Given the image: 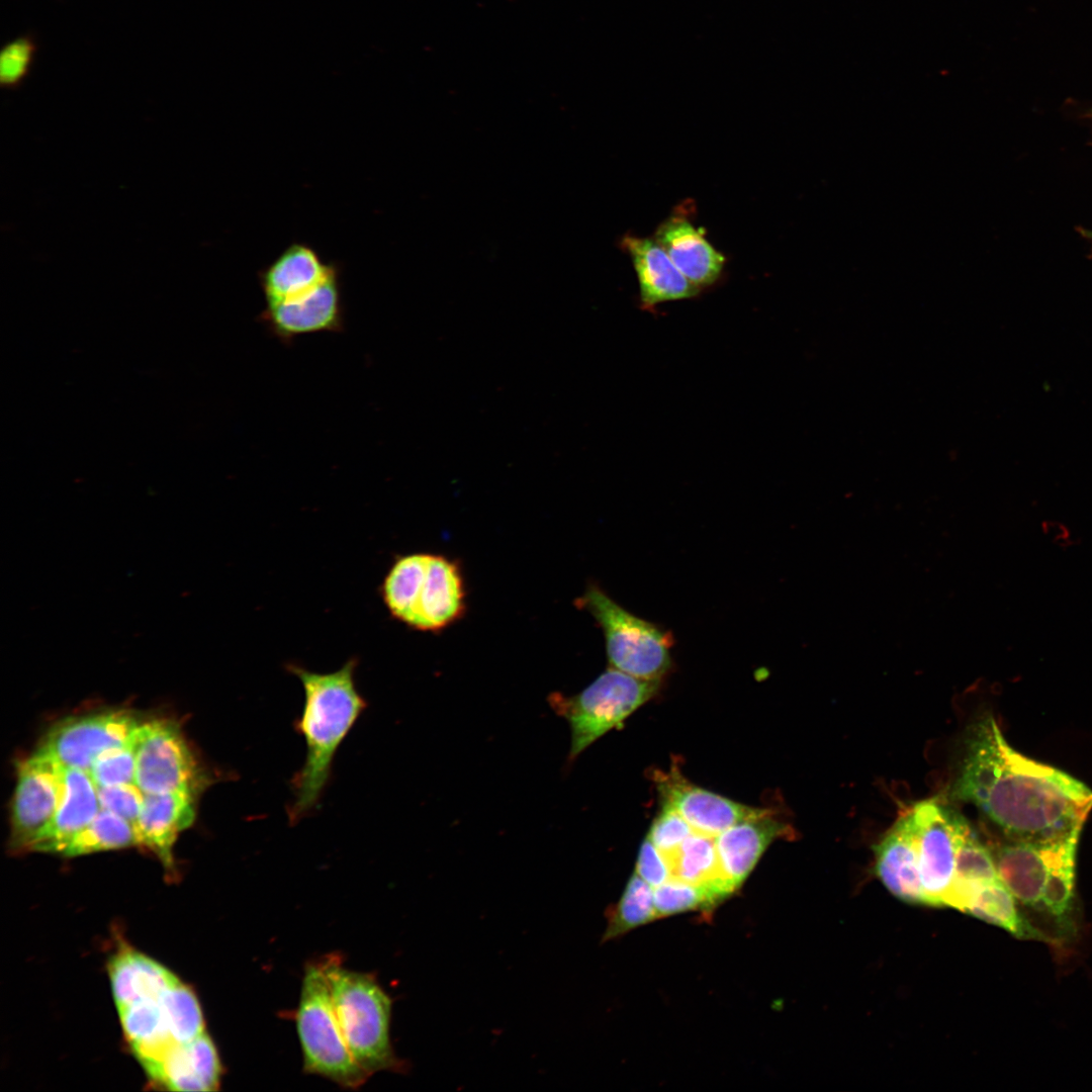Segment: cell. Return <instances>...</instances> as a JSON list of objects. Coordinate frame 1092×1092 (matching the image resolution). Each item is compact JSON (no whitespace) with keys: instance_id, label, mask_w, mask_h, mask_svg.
<instances>
[{"instance_id":"6da1fadb","label":"cell","mask_w":1092,"mask_h":1092,"mask_svg":"<svg viewBox=\"0 0 1092 1092\" xmlns=\"http://www.w3.org/2000/svg\"><path fill=\"white\" fill-rule=\"evenodd\" d=\"M954 795L978 807L1009 840H1048L1082 830L1092 810L1085 784L1016 751L992 716L971 730Z\"/></svg>"},{"instance_id":"7a4b0ae2","label":"cell","mask_w":1092,"mask_h":1092,"mask_svg":"<svg viewBox=\"0 0 1092 1092\" xmlns=\"http://www.w3.org/2000/svg\"><path fill=\"white\" fill-rule=\"evenodd\" d=\"M108 972L124 1036L149 1077L206 1032L193 991L153 959L121 950Z\"/></svg>"},{"instance_id":"3957f363","label":"cell","mask_w":1092,"mask_h":1092,"mask_svg":"<svg viewBox=\"0 0 1092 1092\" xmlns=\"http://www.w3.org/2000/svg\"><path fill=\"white\" fill-rule=\"evenodd\" d=\"M356 657L336 671L321 673L289 663L286 669L301 682L304 703L295 729L302 735L306 756L291 780L293 801L288 807L292 824L318 804L331 779L335 754L360 715L366 700L355 682Z\"/></svg>"},{"instance_id":"277c9868","label":"cell","mask_w":1092,"mask_h":1092,"mask_svg":"<svg viewBox=\"0 0 1092 1092\" xmlns=\"http://www.w3.org/2000/svg\"><path fill=\"white\" fill-rule=\"evenodd\" d=\"M1081 830L1062 837L1009 840L992 851L1001 882L1015 900L1049 913L1059 927L1073 921L1077 846Z\"/></svg>"},{"instance_id":"5b68a950","label":"cell","mask_w":1092,"mask_h":1092,"mask_svg":"<svg viewBox=\"0 0 1092 1092\" xmlns=\"http://www.w3.org/2000/svg\"><path fill=\"white\" fill-rule=\"evenodd\" d=\"M335 1012L348 1048L369 1075L408 1067L390 1040L392 1000L371 973L344 968L340 954L324 957Z\"/></svg>"},{"instance_id":"8992f818","label":"cell","mask_w":1092,"mask_h":1092,"mask_svg":"<svg viewBox=\"0 0 1092 1092\" xmlns=\"http://www.w3.org/2000/svg\"><path fill=\"white\" fill-rule=\"evenodd\" d=\"M295 1021L305 1073L347 1089L367 1081L370 1076L355 1061L338 1021L324 957L305 966Z\"/></svg>"},{"instance_id":"52a82bcc","label":"cell","mask_w":1092,"mask_h":1092,"mask_svg":"<svg viewBox=\"0 0 1092 1092\" xmlns=\"http://www.w3.org/2000/svg\"><path fill=\"white\" fill-rule=\"evenodd\" d=\"M575 606L601 628L610 667L647 680H662L670 672V631L629 612L597 583L587 585Z\"/></svg>"},{"instance_id":"ba28073f","label":"cell","mask_w":1092,"mask_h":1092,"mask_svg":"<svg viewBox=\"0 0 1092 1092\" xmlns=\"http://www.w3.org/2000/svg\"><path fill=\"white\" fill-rule=\"evenodd\" d=\"M662 680H647L609 667L578 694L560 692L549 695L552 710L565 718L570 727L572 762L586 747L652 699Z\"/></svg>"},{"instance_id":"9c48e42d","label":"cell","mask_w":1092,"mask_h":1092,"mask_svg":"<svg viewBox=\"0 0 1092 1092\" xmlns=\"http://www.w3.org/2000/svg\"><path fill=\"white\" fill-rule=\"evenodd\" d=\"M134 784L144 794L185 793L197 798L211 784V776L175 722L152 720L139 728Z\"/></svg>"},{"instance_id":"30bf717a","label":"cell","mask_w":1092,"mask_h":1092,"mask_svg":"<svg viewBox=\"0 0 1092 1092\" xmlns=\"http://www.w3.org/2000/svg\"><path fill=\"white\" fill-rule=\"evenodd\" d=\"M910 812L925 905L945 906L960 842L970 824L959 812L935 800L919 802Z\"/></svg>"},{"instance_id":"8fae6325","label":"cell","mask_w":1092,"mask_h":1092,"mask_svg":"<svg viewBox=\"0 0 1092 1092\" xmlns=\"http://www.w3.org/2000/svg\"><path fill=\"white\" fill-rule=\"evenodd\" d=\"M65 766L39 747L17 771L10 848L32 849L52 823L64 791Z\"/></svg>"},{"instance_id":"7c38bea8","label":"cell","mask_w":1092,"mask_h":1092,"mask_svg":"<svg viewBox=\"0 0 1092 1092\" xmlns=\"http://www.w3.org/2000/svg\"><path fill=\"white\" fill-rule=\"evenodd\" d=\"M140 725L121 710L71 717L57 723L39 747L65 767L89 772L99 754L126 743Z\"/></svg>"},{"instance_id":"4fadbf2b","label":"cell","mask_w":1092,"mask_h":1092,"mask_svg":"<svg viewBox=\"0 0 1092 1092\" xmlns=\"http://www.w3.org/2000/svg\"><path fill=\"white\" fill-rule=\"evenodd\" d=\"M653 779L663 805L674 809L694 831L716 837L731 826L772 813L754 808L697 787L677 769L654 770Z\"/></svg>"},{"instance_id":"5bb4252c","label":"cell","mask_w":1092,"mask_h":1092,"mask_svg":"<svg viewBox=\"0 0 1092 1092\" xmlns=\"http://www.w3.org/2000/svg\"><path fill=\"white\" fill-rule=\"evenodd\" d=\"M466 609V587L460 564L445 555L430 553L422 589L407 626L437 633L461 620Z\"/></svg>"},{"instance_id":"9a60e30c","label":"cell","mask_w":1092,"mask_h":1092,"mask_svg":"<svg viewBox=\"0 0 1092 1092\" xmlns=\"http://www.w3.org/2000/svg\"><path fill=\"white\" fill-rule=\"evenodd\" d=\"M261 318L283 341L306 334L341 331L344 322L338 272L301 298L266 304Z\"/></svg>"},{"instance_id":"2e32d148","label":"cell","mask_w":1092,"mask_h":1092,"mask_svg":"<svg viewBox=\"0 0 1092 1092\" xmlns=\"http://www.w3.org/2000/svg\"><path fill=\"white\" fill-rule=\"evenodd\" d=\"M875 857L877 876L895 897L906 903L925 905L910 810L875 845Z\"/></svg>"},{"instance_id":"e0dca14e","label":"cell","mask_w":1092,"mask_h":1092,"mask_svg":"<svg viewBox=\"0 0 1092 1092\" xmlns=\"http://www.w3.org/2000/svg\"><path fill=\"white\" fill-rule=\"evenodd\" d=\"M792 835V828L774 812L739 822L717 835L720 866L731 890L739 889L772 841Z\"/></svg>"},{"instance_id":"ac0fdd59","label":"cell","mask_w":1092,"mask_h":1092,"mask_svg":"<svg viewBox=\"0 0 1092 1092\" xmlns=\"http://www.w3.org/2000/svg\"><path fill=\"white\" fill-rule=\"evenodd\" d=\"M653 239L661 246L679 271L702 289L720 277L725 257L706 239L703 229L679 213L663 220Z\"/></svg>"},{"instance_id":"d6986e66","label":"cell","mask_w":1092,"mask_h":1092,"mask_svg":"<svg viewBox=\"0 0 1092 1092\" xmlns=\"http://www.w3.org/2000/svg\"><path fill=\"white\" fill-rule=\"evenodd\" d=\"M622 246L632 260L643 307L691 298L701 290L679 271L653 238L625 236Z\"/></svg>"},{"instance_id":"ffe728a7","label":"cell","mask_w":1092,"mask_h":1092,"mask_svg":"<svg viewBox=\"0 0 1092 1092\" xmlns=\"http://www.w3.org/2000/svg\"><path fill=\"white\" fill-rule=\"evenodd\" d=\"M337 272L333 265L324 263L308 246L292 244L260 275L266 304L301 298Z\"/></svg>"},{"instance_id":"44dd1931","label":"cell","mask_w":1092,"mask_h":1092,"mask_svg":"<svg viewBox=\"0 0 1092 1092\" xmlns=\"http://www.w3.org/2000/svg\"><path fill=\"white\" fill-rule=\"evenodd\" d=\"M196 801V797L185 793L145 794L134 826L138 844L155 852L166 867H172L173 845L178 834L194 822Z\"/></svg>"},{"instance_id":"7402d4cb","label":"cell","mask_w":1092,"mask_h":1092,"mask_svg":"<svg viewBox=\"0 0 1092 1092\" xmlns=\"http://www.w3.org/2000/svg\"><path fill=\"white\" fill-rule=\"evenodd\" d=\"M97 788L89 772L65 767L64 791L57 813L31 850L63 853L71 840L100 811Z\"/></svg>"},{"instance_id":"603a6c76","label":"cell","mask_w":1092,"mask_h":1092,"mask_svg":"<svg viewBox=\"0 0 1092 1092\" xmlns=\"http://www.w3.org/2000/svg\"><path fill=\"white\" fill-rule=\"evenodd\" d=\"M221 1064L207 1032L164 1061L151 1078L173 1091H215Z\"/></svg>"},{"instance_id":"cb8c5ba5","label":"cell","mask_w":1092,"mask_h":1092,"mask_svg":"<svg viewBox=\"0 0 1092 1092\" xmlns=\"http://www.w3.org/2000/svg\"><path fill=\"white\" fill-rule=\"evenodd\" d=\"M665 859L673 878L709 888L724 900L734 893L724 878L713 836L694 831Z\"/></svg>"},{"instance_id":"d4e9b609","label":"cell","mask_w":1092,"mask_h":1092,"mask_svg":"<svg viewBox=\"0 0 1092 1092\" xmlns=\"http://www.w3.org/2000/svg\"><path fill=\"white\" fill-rule=\"evenodd\" d=\"M1000 880L992 851L971 826L964 833L957 855L956 872L945 906L967 911L974 893L985 884Z\"/></svg>"},{"instance_id":"484cf974","label":"cell","mask_w":1092,"mask_h":1092,"mask_svg":"<svg viewBox=\"0 0 1092 1092\" xmlns=\"http://www.w3.org/2000/svg\"><path fill=\"white\" fill-rule=\"evenodd\" d=\"M429 554L397 556L380 585V596L391 617L408 625L425 579Z\"/></svg>"},{"instance_id":"4316f807","label":"cell","mask_w":1092,"mask_h":1092,"mask_svg":"<svg viewBox=\"0 0 1092 1092\" xmlns=\"http://www.w3.org/2000/svg\"><path fill=\"white\" fill-rule=\"evenodd\" d=\"M1016 902L1001 880H996L985 884L974 893L966 912L997 925L1018 938L1049 941V937L1019 913Z\"/></svg>"},{"instance_id":"83f0119b","label":"cell","mask_w":1092,"mask_h":1092,"mask_svg":"<svg viewBox=\"0 0 1092 1092\" xmlns=\"http://www.w3.org/2000/svg\"><path fill=\"white\" fill-rule=\"evenodd\" d=\"M607 927L602 942L616 939L657 918L652 887L637 873L629 879L619 901L606 911Z\"/></svg>"},{"instance_id":"f1b7e54d","label":"cell","mask_w":1092,"mask_h":1092,"mask_svg":"<svg viewBox=\"0 0 1092 1092\" xmlns=\"http://www.w3.org/2000/svg\"><path fill=\"white\" fill-rule=\"evenodd\" d=\"M138 844L133 826L125 819L100 809L93 820L83 828L62 853L78 856Z\"/></svg>"},{"instance_id":"f546056e","label":"cell","mask_w":1092,"mask_h":1092,"mask_svg":"<svg viewBox=\"0 0 1092 1092\" xmlns=\"http://www.w3.org/2000/svg\"><path fill=\"white\" fill-rule=\"evenodd\" d=\"M653 895L657 918L694 910L711 911L724 900L709 888L673 877L654 888Z\"/></svg>"},{"instance_id":"4dcf8cb0","label":"cell","mask_w":1092,"mask_h":1092,"mask_svg":"<svg viewBox=\"0 0 1092 1092\" xmlns=\"http://www.w3.org/2000/svg\"><path fill=\"white\" fill-rule=\"evenodd\" d=\"M139 728L126 743L96 757L89 770L96 787L134 784Z\"/></svg>"},{"instance_id":"1f68e13d","label":"cell","mask_w":1092,"mask_h":1092,"mask_svg":"<svg viewBox=\"0 0 1092 1092\" xmlns=\"http://www.w3.org/2000/svg\"><path fill=\"white\" fill-rule=\"evenodd\" d=\"M38 44L34 34L19 35L5 46L0 53V84L4 89H16L28 76Z\"/></svg>"},{"instance_id":"d6a6232c","label":"cell","mask_w":1092,"mask_h":1092,"mask_svg":"<svg viewBox=\"0 0 1092 1092\" xmlns=\"http://www.w3.org/2000/svg\"><path fill=\"white\" fill-rule=\"evenodd\" d=\"M691 825L671 807L663 805L652 823L647 838L664 855H670L692 833Z\"/></svg>"},{"instance_id":"836d02e7","label":"cell","mask_w":1092,"mask_h":1092,"mask_svg":"<svg viewBox=\"0 0 1092 1092\" xmlns=\"http://www.w3.org/2000/svg\"><path fill=\"white\" fill-rule=\"evenodd\" d=\"M100 808L128 821L134 828L145 794L135 784L96 787Z\"/></svg>"},{"instance_id":"e575fe53","label":"cell","mask_w":1092,"mask_h":1092,"mask_svg":"<svg viewBox=\"0 0 1092 1092\" xmlns=\"http://www.w3.org/2000/svg\"><path fill=\"white\" fill-rule=\"evenodd\" d=\"M652 888L662 885L671 878V872L664 855L646 838L639 851L636 872Z\"/></svg>"},{"instance_id":"d590c367","label":"cell","mask_w":1092,"mask_h":1092,"mask_svg":"<svg viewBox=\"0 0 1092 1092\" xmlns=\"http://www.w3.org/2000/svg\"><path fill=\"white\" fill-rule=\"evenodd\" d=\"M1082 234H1083V236H1085L1086 238H1088V239L1092 240V231H1084V230H1083V231H1082Z\"/></svg>"}]
</instances>
